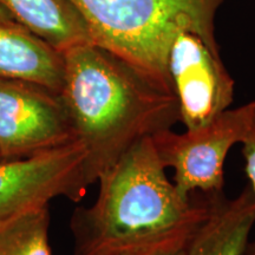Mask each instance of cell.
<instances>
[{
	"instance_id": "cell-1",
	"label": "cell",
	"mask_w": 255,
	"mask_h": 255,
	"mask_svg": "<svg viewBox=\"0 0 255 255\" xmlns=\"http://www.w3.org/2000/svg\"><path fill=\"white\" fill-rule=\"evenodd\" d=\"M59 98L84 149L88 186L137 142L180 122L175 94L92 43L64 51Z\"/></svg>"
},
{
	"instance_id": "cell-2",
	"label": "cell",
	"mask_w": 255,
	"mask_h": 255,
	"mask_svg": "<svg viewBox=\"0 0 255 255\" xmlns=\"http://www.w3.org/2000/svg\"><path fill=\"white\" fill-rule=\"evenodd\" d=\"M151 137L137 142L98 178L90 207L71 219L76 255H127L187 245L209 209L169 180Z\"/></svg>"
},
{
	"instance_id": "cell-3",
	"label": "cell",
	"mask_w": 255,
	"mask_h": 255,
	"mask_svg": "<svg viewBox=\"0 0 255 255\" xmlns=\"http://www.w3.org/2000/svg\"><path fill=\"white\" fill-rule=\"evenodd\" d=\"M70 1L87 25L92 44L171 91L168 57L180 32H193L219 51L214 37V14L220 0Z\"/></svg>"
},
{
	"instance_id": "cell-4",
	"label": "cell",
	"mask_w": 255,
	"mask_h": 255,
	"mask_svg": "<svg viewBox=\"0 0 255 255\" xmlns=\"http://www.w3.org/2000/svg\"><path fill=\"white\" fill-rule=\"evenodd\" d=\"M255 102L229 108L195 129L156 133L152 142L162 163L174 170L173 182L187 196L221 193L225 162L234 145L241 144L250 130Z\"/></svg>"
},
{
	"instance_id": "cell-5",
	"label": "cell",
	"mask_w": 255,
	"mask_h": 255,
	"mask_svg": "<svg viewBox=\"0 0 255 255\" xmlns=\"http://www.w3.org/2000/svg\"><path fill=\"white\" fill-rule=\"evenodd\" d=\"M84 157L81 143L72 141L26 158L0 161V222L47 207L57 197L81 200L89 187Z\"/></svg>"
},
{
	"instance_id": "cell-6",
	"label": "cell",
	"mask_w": 255,
	"mask_h": 255,
	"mask_svg": "<svg viewBox=\"0 0 255 255\" xmlns=\"http://www.w3.org/2000/svg\"><path fill=\"white\" fill-rule=\"evenodd\" d=\"M76 141L59 95L0 78V159L30 157Z\"/></svg>"
},
{
	"instance_id": "cell-7",
	"label": "cell",
	"mask_w": 255,
	"mask_h": 255,
	"mask_svg": "<svg viewBox=\"0 0 255 255\" xmlns=\"http://www.w3.org/2000/svg\"><path fill=\"white\" fill-rule=\"evenodd\" d=\"M168 73L180 122L186 129L210 122L234 101V81L220 52L193 32H180L175 38L169 51Z\"/></svg>"
},
{
	"instance_id": "cell-8",
	"label": "cell",
	"mask_w": 255,
	"mask_h": 255,
	"mask_svg": "<svg viewBox=\"0 0 255 255\" xmlns=\"http://www.w3.org/2000/svg\"><path fill=\"white\" fill-rule=\"evenodd\" d=\"M255 225V193L250 186L233 199L209 195V209L188 241L184 255H244Z\"/></svg>"
},
{
	"instance_id": "cell-9",
	"label": "cell",
	"mask_w": 255,
	"mask_h": 255,
	"mask_svg": "<svg viewBox=\"0 0 255 255\" xmlns=\"http://www.w3.org/2000/svg\"><path fill=\"white\" fill-rule=\"evenodd\" d=\"M0 78L30 82L59 95L63 53L19 24L0 21Z\"/></svg>"
},
{
	"instance_id": "cell-10",
	"label": "cell",
	"mask_w": 255,
	"mask_h": 255,
	"mask_svg": "<svg viewBox=\"0 0 255 255\" xmlns=\"http://www.w3.org/2000/svg\"><path fill=\"white\" fill-rule=\"evenodd\" d=\"M0 6L59 52L91 43L87 25L70 0H0Z\"/></svg>"
},
{
	"instance_id": "cell-11",
	"label": "cell",
	"mask_w": 255,
	"mask_h": 255,
	"mask_svg": "<svg viewBox=\"0 0 255 255\" xmlns=\"http://www.w3.org/2000/svg\"><path fill=\"white\" fill-rule=\"evenodd\" d=\"M49 206L0 222V255H51Z\"/></svg>"
},
{
	"instance_id": "cell-12",
	"label": "cell",
	"mask_w": 255,
	"mask_h": 255,
	"mask_svg": "<svg viewBox=\"0 0 255 255\" xmlns=\"http://www.w3.org/2000/svg\"><path fill=\"white\" fill-rule=\"evenodd\" d=\"M242 157L245 161V173L250 181L248 186L255 193V110L250 130L241 143Z\"/></svg>"
},
{
	"instance_id": "cell-13",
	"label": "cell",
	"mask_w": 255,
	"mask_h": 255,
	"mask_svg": "<svg viewBox=\"0 0 255 255\" xmlns=\"http://www.w3.org/2000/svg\"><path fill=\"white\" fill-rule=\"evenodd\" d=\"M186 247L187 245H182V246L159 248V250H155L150 252H143V253L127 254V255H184L186 254Z\"/></svg>"
},
{
	"instance_id": "cell-14",
	"label": "cell",
	"mask_w": 255,
	"mask_h": 255,
	"mask_svg": "<svg viewBox=\"0 0 255 255\" xmlns=\"http://www.w3.org/2000/svg\"><path fill=\"white\" fill-rule=\"evenodd\" d=\"M0 21H2V23H15L13 18H12L1 6H0Z\"/></svg>"
},
{
	"instance_id": "cell-15",
	"label": "cell",
	"mask_w": 255,
	"mask_h": 255,
	"mask_svg": "<svg viewBox=\"0 0 255 255\" xmlns=\"http://www.w3.org/2000/svg\"><path fill=\"white\" fill-rule=\"evenodd\" d=\"M244 255H255V239L254 240L248 241L246 250H245V254Z\"/></svg>"
},
{
	"instance_id": "cell-16",
	"label": "cell",
	"mask_w": 255,
	"mask_h": 255,
	"mask_svg": "<svg viewBox=\"0 0 255 255\" xmlns=\"http://www.w3.org/2000/svg\"><path fill=\"white\" fill-rule=\"evenodd\" d=\"M95 255H98V254H95Z\"/></svg>"
},
{
	"instance_id": "cell-17",
	"label": "cell",
	"mask_w": 255,
	"mask_h": 255,
	"mask_svg": "<svg viewBox=\"0 0 255 255\" xmlns=\"http://www.w3.org/2000/svg\"><path fill=\"white\" fill-rule=\"evenodd\" d=\"M0 161H1V159H0Z\"/></svg>"
}]
</instances>
